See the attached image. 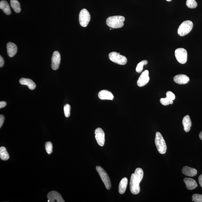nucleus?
Listing matches in <instances>:
<instances>
[{"mask_svg":"<svg viewBox=\"0 0 202 202\" xmlns=\"http://www.w3.org/2000/svg\"><path fill=\"white\" fill-rule=\"evenodd\" d=\"M48 200L51 202H64L61 195L57 192L52 191L48 193L47 196Z\"/></svg>","mask_w":202,"mask_h":202,"instance_id":"12","label":"nucleus"},{"mask_svg":"<svg viewBox=\"0 0 202 202\" xmlns=\"http://www.w3.org/2000/svg\"><path fill=\"white\" fill-rule=\"evenodd\" d=\"M199 137L202 140V131L199 134Z\"/></svg>","mask_w":202,"mask_h":202,"instance_id":"35","label":"nucleus"},{"mask_svg":"<svg viewBox=\"0 0 202 202\" xmlns=\"http://www.w3.org/2000/svg\"><path fill=\"white\" fill-rule=\"evenodd\" d=\"M45 149L47 153L48 154H51L53 152V144L51 142H47L45 144Z\"/></svg>","mask_w":202,"mask_h":202,"instance_id":"27","label":"nucleus"},{"mask_svg":"<svg viewBox=\"0 0 202 202\" xmlns=\"http://www.w3.org/2000/svg\"><path fill=\"white\" fill-rule=\"evenodd\" d=\"M95 138L97 143L101 146H103L105 142V134L102 128H98L95 131Z\"/></svg>","mask_w":202,"mask_h":202,"instance_id":"9","label":"nucleus"},{"mask_svg":"<svg viewBox=\"0 0 202 202\" xmlns=\"http://www.w3.org/2000/svg\"><path fill=\"white\" fill-rule=\"evenodd\" d=\"M192 200L195 202H202V195L194 194L192 196Z\"/></svg>","mask_w":202,"mask_h":202,"instance_id":"29","label":"nucleus"},{"mask_svg":"<svg viewBox=\"0 0 202 202\" xmlns=\"http://www.w3.org/2000/svg\"><path fill=\"white\" fill-rule=\"evenodd\" d=\"M71 106L69 104H66L64 107V115L66 117H69L71 115Z\"/></svg>","mask_w":202,"mask_h":202,"instance_id":"26","label":"nucleus"},{"mask_svg":"<svg viewBox=\"0 0 202 202\" xmlns=\"http://www.w3.org/2000/svg\"><path fill=\"white\" fill-rule=\"evenodd\" d=\"M186 5L190 8H195L197 6V3L196 0H187Z\"/></svg>","mask_w":202,"mask_h":202,"instance_id":"25","label":"nucleus"},{"mask_svg":"<svg viewBox=\"0 0 202 202\" xmlns=\"http://www.w3.org/2000/svg\"><path fill=\"white\" fill-rule=\"evenodd\" d=\"M167 97L170 99V100L173 101L175 100V94L172 93V92L169 91L167 92L166 93Z\"/></svg>","mask_w":202,"mask_h":202,"instance_id":"30","label":"nucleus"},{"mask_svg":"<svg viewBox=\"0 0 202 202\" xmlns=\"http://www.w3.org/2000/svg\"><path fill=\"white\" fill-rule=\"evenodd\" d=\"M193 22L190 20H186L183 22L179 26L177 34L181 36L186 35L190 32L193 28Z\"/></svg>","mask_w":202,"mask_h":202,"instance_id":"4","label":"nucleus"},{"mask_svg":"<svg viewBox=\"0 0 202 202\" xmlns=\"http://www.w3.org/2000/svg\"><path fill=\"white\" fill-rule=\"evenodd\" d=\"M128 182V179L126 177H124L121 180L119 186V192L120 194H124L126 191Z\"/></svg>","mask_w":202,"mask_h":202,"instance_id":"21","label":"nucleus"},{"mask_svg":"<svg viewBox=\"0 0 202 202\" xmlns=\"http://www.w3.org/2000/svg\"><path fill=\"white\" fill-rule=\"evenodd\" d=\"M147 64V60H143L142 62L139 63L137 64L136 68V71L137 72L140 73L142 72V71L143 69V67L144 65H146Z\"/></svg>","mask_w":202,"mask_h":202,"instance_id":"24","label":"nucleus"},{"mask_svg":"<svg viewBox=\"0 0 202 202\" xmlns=\"http://www.w3.org/2000/svg\"><path fill=\"white\" fill-rule=\"evenodd\" d=\"M182 172L184 175L190 177L194 176L197 173V171L196 169L188 166L184 167Z\"/></svg>","mask_w":202,"mask_h":202,"instance_id":"18","label":"nucleus"},{"mask_svg":"<svg viewBox=\"0 0 202 202\" xmlns=\"http://www.w3.org/2000/svg\"><path fill=\"white\" fill-rule=\"evenodd\" d=\"M4 116L2 115H0V127L1 128V127H2L3 123H4Z\"/></svg>","mask_w":202,"mask_h":202,"instance_id":"31","label":"nucleus"},{"mask_svg":"<svg viewBox=\"0 0 202 202\" xmlns=\"http://www.w3.org/2000/svg\"><path fill=\"white\" fill-rule=\"evenodd\" d=\"M98 96L101 100H113L114 96L110 91L107 90H103L99 92Z\"/></svg>","mask_w":202,"mask_h":202,"instance_id":"13","label":"nucleus"},{"mask_svg":"<svg viewBox=\"0 0 202 202\" xmlns=\"http://www.w3.org/2000/svg\"><path fill=\"white\" fill-rule=\"evenodd\" d=\"M0 8L6 14L9 15L11 14V11L10 9L9 5L6 1H2L0 2Z\"/></svg>","mask_w":202,"mask_h":202,"instance_id":"20","label":"nucleus"},{"mask_svg":"<svg viewBox=\"0 0 202 202\" xmlns=\"http://www.w3.org/2000/svg\"><path fill=\"white\" fill-rule=\"evenodd\" d=\"M155 143L158 151L160 154H164L166 153L167 149L166 143L162 135L159 132L156 133Z\"/></svg>","mask_w":202,"mask_h":202,"instance_id":"3","label":"nucleus"},{"mask_svg":"<svg viewBox=\"0 0 202 202\" xmlns=\"http://www.w3.org/2000/svg\"><path fill=\"white\" fill-rule=\"evenodd\" d=\"M109 58L111 61L119 65H123L126 64L127 60L126 57L120 55L116 52H113L109 54Z\"/></svg>","mask_w":202,"mask_h":202,"instance_id":"5","label":"nucleus"},{"mask_svg":"<svg viewBox=\"0 0 202 202\" xmlns=\"http://www.w3.org/2000/svg\"><path fill=\"white\" fill-rule=\"evenodd\" d=\"M125 20L124 17L119 15L110 17L107 19V24L113 29L120 28L124 25Z\"/></svg>","mask_w":202,"mask_h":202,"instance_id":"2","label":"nucleus"},{"mask_svg":"<svg viewBox=\"0 0 202 202\" xmlns=\"http://www.w3.org/2000/svg\"><path fill=\"white\" fill-rule=\"evenodd\" d=\"M97 172L100 175L101 179L104 183L106 188L110 190L111 187V184L108 175L103 168L100 166H97L96 168Z\"/></svg>","mask_w":202,"mask_h":202,"instance_id":"6","label":"nucleus"},{"mask_svg":"<svg viewBox=\"0 0 202 202\" xmlns=\"http://www.w3.org/2000/svg\"><path fill=\"white\" fill-rule=\"evenodd\" d=\"M184 182L185 183L186 187L188 189H194L197 187L198 184L196 180L191 178H185L184 179Z\"/></svg>","mask_w":202,"mask_h":202,"instance_id":"16","label":"nucleus"},{"mask_svg":"<svg viewBox=\"0 0 202 202\" xmlns=\"http://www.w3.org/2000/svg\"><path fill=\"white\" fill-rule=\"evenodd\" d=\"M6 103L5 102H0V108L1 109L2 108L6 107Z\"/></svg>","mask_w":202,"mask_h":202,"instance_id":"33","label":"nucleus"},{"mask_svg":"<svg viewBox=\"0 0 202 202\" xmlns=\"http://www.w3.org/2000/svg\"><path fill=\"white\" fill-rule=\"evenodd\" d=\"M175 55L177 61L182 64H185L187 61V50L183 48L177 49L175 51Z\"/></svg>","mask_w":202,"mask_h":202,"instance_id":"8","label":"nucleus"},{"mask_svg":"<svg viewBox=\"0 0 202 202\" xmlns=\"http://www.w3.org/2000/svg\"><path fill=\"white\" fill-rule=\"evenodd\" d=\"M149 74V72L148 70L144 71L141 74L137 82V84L138 86L143 87L148 83L150 80Z\"/></svg>","mask_w":202,"mask_h":202,"instance_id":"10","label":"nucleus"},{"mask_svg":"<svg viewBox=\"0 0 202 202\" xmlns=\"http://www.w3.org/2000/svg\"><path fill=\"white\" fill-rule=\"evenodd\" d=\"M166 1H168V2H170V1H172V0H166Z\"/></svg>","mask_w":202,"mask_h":202,"instance_id":"36","label":"nucleus"},{"mask_svg":"<svg viewBox=\"0 0 202 202\" xmlns=\"http://www.w3.org/2000/svg\"><path fill=\"white\" fill-rule=\"evenodd\" d=\"M19 82L21 84L26 85L30 90H34L36 88L35 83L30 79L22 78L19 80Z\"/></svg>","mask_w":202,"mask_h":202,"instance_id":"17","label":"nucleus"},{"mask_svg":"<svg viewBox=\"0 0 202 202\" xmlns=\"http://www.w3.org/2000/svg\"><path fill=\"white\" fill-rule=\"evenodd\" d=\"M174 81L179 84H185L189 82V78L185 75H178L174 77Z\"/></svg>","mask_w":202,"mask_h":202,"instance_id":"14","label":"nucleus"},{"mask_svg":"<svg viewBox=\"0 0 202 202\" xmlns=\"http://www.w3.org/2000/svg\"><path fill=\"white\" fill-rule=\"evenodd\" d=\"M61 56L60 53L58 51L54 52L52 57V69L54 70H57L59 68L60 63Z\"/></svg>","mask_w":202,"mask_h":202,"instance_id":"11","label":"nucleus"},{"mask_svg":"<svg viewBox=\"0 0 202 202\" xmlns=\"http://www.w3.org/2000/svg\"><path fill=\"white\" fill-rule=\"evenodd\" d=\"M11 6L14 11L17 13H20L21 8L20 3L17 0H11Z\"/></svg>","mask_w":202,"mask_h":202,"instance_id":"23","label":"nucleus"},{"mask_svg":"<svg viewBox=\"0 0 202 202\" xmlns=\"http://www.w3.org/2000/svg\"><path fill=\"white\" fill-rule=\"evenodd\" d=\"M7 50L8 56L12 57L16 55L17 51V48L16 45L11 42L7 44Z\"/></svg>","mask_w":202,"mask_h":202,"instance_id":"15","label":"nucleus"},{"mask_svg":"<svg viewBox=\"0 0 202 202\" xmlns=\"http://www.w3.org/2000/svg\"><path fill=\"white\" fill-rule=\"evenodd\" d=\"M182 123L184 131L186 132H189L192 126V123L190 117L188 115H187L184 118Z\"/></svg>","mask_w":202,"mask_h":202,"instance_id":"19","label":"nucleus"},{"mask_svg":"<svg viewBox=\"0 0 202 202\" xmlns=\"http://www.w3.org/2000/svg\"><path fill=\"white\" fill-rule=\"evenodd\" d=\"M160 101L161 103L164 106H167L173 103V101L170 100L167 97L165 98H161Z\"/></svg>","mask_w":202,"mask_h":202,"instance_id":"28","label":"nucleus"},{"mask_svg":"<svg viewBox=\"0 0 202 202\" xmlns=\"http://www.w3.org/2000/svg\"><path fill=\"white\" fill-rule=\"evenodd\" d=\"M0 158L3 161H6L10 158L9 155L7 151L6 147H1L0 148Z\"/></svg>","mask_w":202,"mask_h":202,"instance_id":"22","label":"nucleus"},{"mask_svg":"<svg viewBox=\"0 0 202 202\" xmlns=\"http://www.w3.org/2000/svg\"><path fill=\"white\" fill-rule=\"evenodd\" d=\"M4 61L1 55L0 56V67H3L4 65Z\"/></svg>","mask_w":202,"mask_h":202,"instance_id":"32","label":"nucleus"},{"mask_svg":"<svg viewBox=\"0 0 202 202\" xmlns=\"http://www.w3.org/2000/svg\"><path fill=\"white\" fill-rule=\"evenodd\" d=\"M143 177V171L142 168L136 169L135 173L132 174L130 181V190L132 194H138L140 189V183Z\"/></svg>","mask_w":202,"mask_h":202,"instance_id":"1","label":"nucleus"},{"mask_svg":"<svg viewBox=\"0 0 202 202\" xmlns=\"http://www.w3.org/2000/svg\"><path fill=\"white\" fill-rule=\"evenodd\" d=\"M198 181H199L200 185L201 186V187L202 188V174L199 177V178H198Z\"/></svg>","mask_w":202,"mask_h":202,"instance_id":"34","label":"nucleus"},{"mask_svg":"<svg viewBox=\"0 0 202 202\" xmlns=\"http://www.w3.org/2000/svg\"><path fill=\"white\" fill-rule=\"evenodd\" d=\"M91 20L90 14L88 10L83 9L79 14V22L80 25L83 27H86L89 23Z\"/></svg>","mask_w":202,"mask_h":202,"instance_id":"7","label":"nucleus"}]
</instances>
